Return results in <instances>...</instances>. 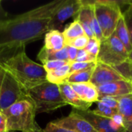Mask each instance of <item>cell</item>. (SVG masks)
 <instances>
[{"label":"cell","mask_w":132,"mask_h":132,"mask_svg":"<svg viewBox=\"0 0 132 132\" xmlns=\"http://www.w3.org/2000/svg\"><path fill=\"white\" fill-rule=\"evenodd\" d=\"M63 0H54L8 19L0 25V62L26 50L28 44L43 37L53 13Z\"/></svg>","instance_id":"cell-1"},{"label":"cell","mask_w":132,"mask_h":132,"mask_svg":"<svg viewBox=\"0 0 132 132\" xmlns=\"http://www.w3.org/2000/svg\"><path fill=\"white\" fill-rule=\"evenodd\" d=\"M0 68L8 73L26 94L33 87L47 81L46 71L27 56L26 50L0 62Z\"/></svg>","instance_id":"cell-2"},{"label":"cell","mask_w":132,"mask_h":132,"mask_svg":"<svg viewBox=\"0 0 132 132\" xmlns=\"http://www.w3.org/2000/svg\"><path fill=\"white\" fill-rule=\"evenodd\" d=\"M7 120L9 131L36 132L40 127L36 123V108L32 100L27 97L2 111Z\"/></svg>","instance_id":"cell-3"},{"label":"cell","mask_w":132,"mask_h":132,"mask_svg":"<svg viewBox=\"0 0 132 132\" xmlns=\"http://www.w3.org/2000/svg\"><path fill=\"white\" fill-rule=\"evenodd\" d=\"M26 94L33 102L36 114L50 113L67 105L59 86L48 81L33 87Z\"/></svg>","instance_id":"cell-4"},{"label":"cell","mask_w":132,"mask_h":132,"mask_svg":"<svg viewBox=\"0 0 132 132\" xmlns=\"http://www.w3.org/2000/svg\"><path fill=\"white\" fill-rule=\"evenodd\" d=\"M120 4L117 1H94V12L103 39H108L114 33L118 22L122 16Z\"/></svg>","instance_id":"cell-5"},{"label":"cell","mask_w":132,"mask_h":132,"mask_svg":"<svg viewBox=\"0 0 132 132\" xmlns=\"http://www.w3.org/2000/svg\"><path fill=\"white\" fill-rule=\"evenodd\" d=\"M128 53L121 42L113 33L108 39L101 41L100 51L97 62L113 67L118 65L128 59Z\"/></svg>","instance_id":"cell-6"},{"label":"cell","mask_w":132,"mask_h":132,"mask_svg":"<svg viewBox=\"0 0 132 132\" xmlns=\"http://www.w3.org/2000/svg\"><path fill=\"white\" fill-rule=\"evenodd\" d=\"M27 94L18 83L1 68L0 73V109L1 111L15 102L26 98Z\"/></svg>","instance_id":"cell-7"},{"label":"cell","mask_w":132,"mask_h":132,"mask_svg":"<svg viewBox=\"0 0 132 132\" xmlns=\"http://www.w3.org/2000/svg\"><path fill=\"white\" fill-rule=\"evenodd\" d=\"M73 19L81 24L85 35L89 39L96 38L99 41L104 39L101 28L96 19L94 1H83L80 9Z\"/></svg>","instance_id":"cell-8"},{"label":"cell","mask_w":132,"mask_h":132,"mask_svg":"<svg viewBox=\"0 0 132 132\" xmlns=\"http://www.w3.org/2000/svg\"><path fill=\"white\" fill-rule=\"evenodd\" d=\"M83 5V0H63L51 17L48 29L60 30L66 20L74 17Z\"/></svg>","instance_id":"cell-9"},{"label":"cell","mask_w":132,"mask_h":132,"mask_svg":"<svg viewBox=\"0 0 132 132\" xmlns=\"http://www.w3.org/2000/svg\"><path fill=\"white\" fill-rule=\"evenodd\" d=\"M56 126L74 132H97L95 128L73 109L71 113L64 118L52 121Z\"/></svg>","instance_id":"cell-10"},{"label":"cell","mask_w":132,"mask_h":132,"mask_svg":"<svg viewBox=\"0 0 132 132\" xmlns=\"http://www.w3.org/2000/svg\"><path fill=\"white\" fill-rule=\"evenodd\" d=\"M75 111L87 120L97 132H127L124 128L115 125L111 118L98 116L92 111L75 110Z\"/></svg>","instance_id":"cell-11"},{"label":"cell","mask_w":132,"mask_h":132,"mask_svg":"<svg viewBox=\"0 0 132 132\" xmlns=\"http://www.w3.org/2000/svg\"><path fill=\"white\" fill-rule=\"evenodd\" d=\"M117 80H125L111 67L100 62H97L90 83L97 88L101 85Z\"/></svg>","instance_id":"cell-12"},{"label":"cell","mask_w":132,"mask_h":132,"mask_svg":"<svg viewBox=\"0 0 132 132\" xmlns=\"http://www.w3.org/2000/svg\"><path fill=\"white\" fill-rule=\"evenodd\" d=\"M97 91L99 98L104 96L120 97L132 94V84L127 80H117L98 87Z\"/></svg>","instance_id":"cell-13"},{"label":"cell","mask_w":132,"mask_h":132,"mask_svg":"<svg viewBox=\"0 0 132 132\" xmlns=\"http://www.w3.org/2000/svg\"><path fill=\"white\" fill-rule=\"evenodd\" d=\"M58 86L63 101L67 105L72 106L75 110L77 111H87L91 107L92 104L83 101L69 84L63 83L59 84Z\"/></svg>","instance_id":"cell-14"},{"label":"cell","mask_w":132,"mask_h":132,"mask_svg":"<svg viewBox=\"0 0 132 132\" xmlns=\"http://www.w3.org/2000/svg\"><path fill=\"white\" fill-rule=\"evenodd\" d=\"M118 112L124 120L126 131L132 132V94L118 97Z\"/></svg>","instance_id":"cell-15"},{"label":"cell","mask_w":132,"mask_h":132,"mask_svg":"<svg viewBox=\"0 0 132 132\" xmlns=\"http://www.w3.org/2000/svg\"><path fill=\"white\" fill-rule=\"evenodd\" d=\"M70 85L83 101L90 104L98 101L99 94L97 88L91 83L71 84Z\"/></svg>","instance_id":"cell-16"},{"label":"cell","mask_w":132,"mask_h":132,"mask_svg":"<svg viewBox=\"0 0 132 132\" xmlns=\"http://www.w3.org/2000/svg\"><path fill=\"white\" fill-rule=\"evenodd\" d=\"M46 49L59 51L67 46L65 37L62 32L59 30H50L45 34L44 39Z\"/></svg>","instance_id":"cell-17"},{"label":"cell","mask_w":132,"mask_h":132,"mask_svg":"<svg viewBox=\"0 0 132 132\" xmlns=\"http://www.w3.org/2000/svg\"><path fill=\"white\" fill-rule=\"evenodd\" d=\"M37 59L40 62H42L43 64L51 60H63L69 63L67 48L66 46L61 50L55 51V50L46 49L43 46L37 54Z\"/></svg>","instance_id":"cell-18"},{"label":"cell","mask_w":132,"mask_h":132,"mask_svg":"<svg viewBox=\"0 0 132 132\" xmlns=\"http://www.w3.org/2000/svg\"><path fill=\"white\" fill-rule=\"evenodd\" d=\"M70 74V63L66 64L60 68L46 71V80L50 83L59 85L66 82Z\"/></svg>","instance_id":"cell-19"},{"label":"cell","mask_w":132,"mask_h":132,"mask_svg":"<svg viewBox=\"0 0 132 132\" xmlns=\"http://www.w3.org/2000/svg\"><path fill=\"white\" fill-rule=\"evenodd\" d=\"M114 33L115 34L117 38L121 42V43L124 45L128 53H130L132 51V46L131 43V40H130V36L128 34V31L126 28L123 16H121L120 19L118 20Z\"/></svg>","instance_id":"cell-20"},{"label":"cell","mask_w":132,"mask_h":132,"mask_svg":"<svg viewBox=\"0 0 132 132\" xmlns=\"http://www.w3.org/2000/svg\"><path fill=\"white\" fill-rule=\"evenodd\" d=\"M63 34L65 37L66 43H68L77 37L84 36L85 32L81 24L78 21L73 20V22L70 23L65 28V29L63 32Z\"/></svg>","instance_id":"cell-21"},{"label":"cell","mask_w":132,"mask_h":132,"mask_svg":"<svg viewBox=\"0 0 132 132\" xmlns=\"http://www.w3.org/2000/svg\"><path fill=\"white\" fill-rule=\"evenodd\" d=\"M94 67H95L70 73L65 83L71 84H80V83L90 82L91 76H92L94 70Z\"/></svg>","instance_id":"cell-22"},{"label":"cell","mask_w":132,"mask_h":132,"mask_svg":"<svg viewBox=\"0 0 132 132\" xmlns=\"http://www.w3.org/2000/svg\"><path fill=\"white\" fill-rule=\"evenodd\" d=\"M125 80L132 84V60L129 58L125 62L111 67Z\"/></svg>","instance_id":"cell-23"},{"label":"cell","mask_w":132,"mask_h":132,"mask_svg":"<svg viewBox=\"0 0 132 132\" xmlns=\"http://www.w3.org/2000/svg\"><path fill=\"white\" fill-rule=\"evenodd\" d=\"M92 111L98 116L107 118H112L113 116L118 113V110L111 108L99 101L97 102V108Z\"/></svg>","instance_id":"cell-24"},{"label":"cell","mask_w":132,"mask_h":132,"mask_svg":"<svg viewBox=\"0 0 132 132\" xmlns=\"http://www.w3.org/2000/svg\"><path fill=\"white\" fill-rule=\"evenodd\" d=\"M125 4H128V9L122 13V16L126 26V28L128 31V34L130 36V40L132 46V1L124 2Z\"/></svg>","instance_id":"cell-25"},{"label":"cell","mask_w":132,"mask_h":132,"mask_svg":"<svg viewBox=\"0 0 132 132\" xmlns=\"http://www.w3.org/2000/svg\"><path fill=\"white\" fill-rule=\"evenodd\" d=\"M100 46H101V41H99L96 38L89 39L88 43L84 48V50L92 56L97 58L99 51H100Z\"/></svg>","instance_id":"cell-26"},{"label":"cell","mask_w":132,"mask_h":132,"mask_svg":"<svg viewBox=\"0 0 132 132\" xmlns=\"http://www.w3.org/2000/svg\"><path fill=\"white\" fill-rule=\"evenodd\" d=\"M88 40H89V38L86 35H84V36L77 37V38L67 43V46H73L77 50H83L86 47V46L88 43Z\"/></svg>","instance_id":"cell-27"},{"label":"cell","mask_w":132,"mask_h":132,"mask_svg":"<svg viewBox=\"0 0 132 132\" xmlns=\"http://www.w3.org/2000/svg\"><path fill=\"white\" fill-rule=\"evenodd\" d=\"M97 62L94 63H84V62H73L70 63V73L80 71V70H84L89 69L90 67H94L96 66Z\"/></svg>","instance_id":"cell-28"},{"label":"cell","mask_w":132,"mask_h":132,"mask_svg":"<svg viewBox=\"0 0 132 132\" xmlns=\"http://www.w3.org/2000/svg\"><path fill=\"white\" fill-rule=\"evenodd\" d=\"M75 62H84V63H94L97 62V58L90 55L84 49L78 50L77 56Z\"/></svg>","instance_id":"cell-29"},{"label":"cell","mask_w":132,"mask_h":132,"mask_svg":"<svg viewBox=\"0 0 132 132\" xmlns=\"http://www.w3.org/2000/svg\"><path fill=\"white\" fill-rule=\"evenodd\" d=\"M98 101L105 104L106 106H108L111 108L118 110V97H111V96H104V97H100L98 99Z\"/></svg>","instance_id":"cell-30"},{"label":"cell","mask_w":132,"mask_h":132,"mask_svg":"<svg viewBox=\"0 0 132 132\" xmlns=\"http://www.w3.org/2000/svg\"><path fill=\"white\" fill-rule=\"evenodd\" d=\"M69 63L67 61H63V60H51V61H48L43 64H42L45 69L46 71H50V70H53L57 68H60L66 64H68Z\"/></svg>","instance_id":"cell-31"},{"label":"cell","mask_w":132,"mask_h":132,"mask_svg":"<svg viewBox=\"0 0 132 132\" xmlns=\"http://www.w3.org/2000/svg\"><path fill=\"white\" fill-rule=\"evenodd\" d=\"M43 132H74L67 129H65L63 128L56 126V125H54L52 121L49 122L46 128L44 129H43Z\"/></svg>","instance_id":"cell-32"},{"label":"cell","mask_w":132,"mask_h":132,"mask_svg":"<svg viewBox=\"0 0 132 132\" xmlns=\"http://www.w3.org/2000/svg\"><path fill=\"white\" fill-rule=\"evenodd\" d=\"M67 54H68V60H69V63H71L73 62H75V60L77 56V52L78 50L70 46H67Z\"/></svg>","instance_id":"cell-33"},{"label":"cell","mask_w":132,"mask_h":132,"mask_svg":"<svg viewBox=\"0 0 132 132\" xmlns=\"http://www.w3.org/2000/svg\"><path fill=\"white\" fill-rule=\"evenodd\" d=\"M0 132H10L8 130L7 120L2 111H0Z\"/></svg>","instance_id":"cell-34"},{"label":"cell","mask_w":132,"mask_h":132,"mask_svg":"<svg viewBox=\"0 0 132 132\" xmlns=\"http://www.w3.org/2000/svg\"><path fill=\"white\" fill-rule=\"evenodd\" d=\"M111 120L114 122V124L115 125H117L118 126H119V127H121V128H124L125 129V125H124V120H123V118L121 117V115L118 112L116 114H114V116H113V118H111ZM126 130V129H125Z\"/></svg>","instance_id":"cell-35"},{"label":"cell","mask_w":132,"mask_h":132,"mask_svg":"<svg viewBox=\"0 0 132 132\" xmlns=\"http://www.w3.org/2000/svg\"><path fill=\"white\" fill-rule=\"evenodd\" d=\"M8 14L7 12L4 10L3 7H2V1L0 0V25L2 24L5 21H6L8 19L7 18Z\"/></svg>","instance_id":"cell-36"},{"label":"cell","mask_w":132,"mask_h":132,"mask_svg":"<svg viewBox=\"0 0 132 132\" xmlns=\"http://www.w3.org/2000/svg\"><path fill=\"white\" fill-rule=\"evenodd\" d=\"M128 58L132 60V51L130 53H129V54H128Z\"/></svg>","instance_id":"cell-37"},{"label":"cell","mask_w":132,"mask_h":132,"mask_svg":"<svg viewBox=\"0 0 132 132\" xmlns=\"http://www.w3.org/2000/svg\"><path fill=\"white\" fill-rule=\"evenodd\" d=\"M36 132H43V129L40 128H39V130H38V131H37Z\"/></svg>","instance_id":"cell-38"},{"label":"cell","mask_w":132,"mask_h":132,"mask_svg":"<svg viewBox=\"0 0 132 132\" xmlns=\"http://www.w3.org/2000/svg\"><path fill=\"white\" fill-rule=\"evenodd\" d=\"M0 73H1V68H0ZM0 111H1V109H0Z\"/></svg>","instance_id":"cell-39"},{"label":"cell","mask_w":132,"mask_h":132,"mask_svg":"<svg viewBox=\"0 0 132 132\" xmlns=\"http://www.w3.org/2000/svg\"><path fill=\"white\" fill-rule=\"evenodd\" d=\"M10 132H12V131H10Z\"/></svg>","instance_id":"cell-40"},{"label":"cell","mask_w":132,"mask_h":132,"mask_svg":"<svg viewBox=\"0 0 132 132\" xmlns=\"http://www.w3.org/2000/svg\"><path fill=\"white\" fill-rule=\"evenodd\" d=\"M127 132H128V131H127Z\"/></svg>","instance_id":"cell-41"}]
</instances>
